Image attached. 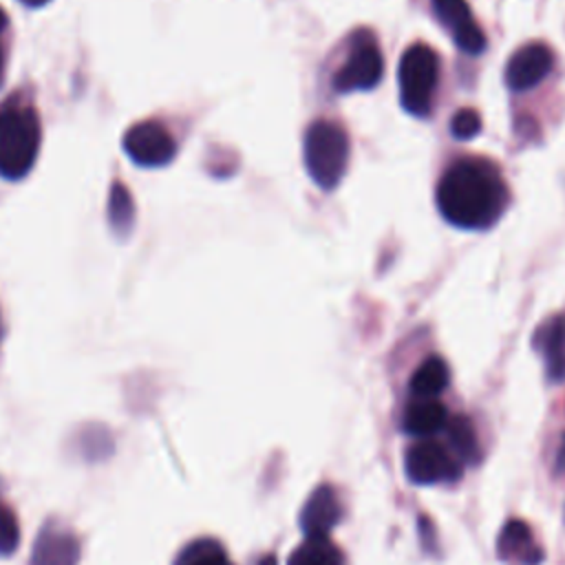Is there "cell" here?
Masks as SVG:
<instances>
[{"label":"cell","mask_w":565,"mask_h":565,"mask_svg":"<svg viewBox=\"0 0 565 565\" xmlns=\"http://www.w3.org/2000/svg\"><path fill=\"white\" fill-rule=\"evenodd\" d=\"M79 543L75 534L60 527H42L33 543L31 565H77Z\"/></svg>","instance_id":"obj_11"},{"label":"cell","mask_w":565,"mask_h":565,"mask_svg":"<svg viewBox=\"0 0 565 565\" xmlns=\"http://www.w3.org/2000/svg\"><path fill=\"white\" fill-rule=\"evenodd\" d=\"M126 154L141 168H161L177 154V143L166 126L154 119L130 126L124 135Z\"/></svg>","instance_id":"obj_6"},{"label":"cell","mask_w":565,"mask_h":565,"mask_svg":"<svg viewBox=\"0 0 565 565\" xmlns=\"http://www.w3.org/2000/svg\"><path fill=\"white\" fill-rule=\"evenodd\" d=\"M439 214L461 230H486L505 212L510 192L494 163L486 159L455 161L437 185Z\"/></svg>","instance_id":"obj_1"},{"label":"cell","mask_w":565,"mask_h":565,"mask_svg":"<svg viewBox=\"0 0 565 565\" xmlns=\"http://www.w3.org/2000/svg\"><path fill=\"white\" fill-rule=\"evenodd\" d=\"M563 470H565V435H563L558 452H556V472H563Z\"/></svg>","instance_id":"obj_22"},{"label":"cell","mask_w":565,"mask_h":565,"mask_svg":"<svg viewBox=\"0 0 565 565\" xmlns=\"http://www.w3.org/2000/svg\"><path fill=\"white\" fill-rule=\"evenodd\" d=\"M481 130V117L472 108H461L452 115L450 132L455 139H472Z\"/></svg>","instance_id":"obj_21"},{"label":"cell","mask_w":565,"mask_h":565,"mask_svg":"<svg viewBox=\"0 0 565 565\" xmlns=\"http://www.w3.org/2000/svg\"><path fill=\"white\" fill-rule=\"evenodd\" d=\"M448 411L441 402L435 397H415L404 413V430L415 437H428L435 435L437 430L446 428L448 424Z\"/></svg>","instance_id":"obj_13"},{"label":"cell","mask_w":565,"mask_h":565,"mask_svg":"<svg viewBox=\"0 0 565 565\" xmlns=\"http://www.w3.org/2000/svg\"><path fill=\"white\" fill-rule=\"evenodd\" d=\"M446 430H448L450 448L455 450V457H457L461 463H475V461H479L477 433H475V428H472V424H470L468 417H463V415L450 417L448 424H446Z\"/></svg>","instance_id":"obj_17"},{"label":"cell","mask_w":565,"mask_h":565,"mask_svg":"<svg viewBox=\"0 0 565 565\" xmlns=\"http://www.w3.org/2000/svg\"><path fill=\"white\" fill-rule=\"evenodd\" d=\"M450 382L448 364L439 355L426 358L413 373L408 388L415 397H437Z\"/></svg>","instance_id":"obj_14"},{"label":"cell","mask_w":565,"mask_h":565,"mask_svg":"<svg viewBox=\"0 0 565 565\" xmlns=\"http://www.w3.org/2000/svg\"><path fill=\"white\" fill-rule=\"evenodd\" d=\"M439 79V57L428 44H413L402 53L397 66L399 102L413 117H428Z\"/></svg>","instance_id":"obj_4"},{"label":"cell","mask_w":565,"mask_h":565,"mask_svg":"<svg viewBox=\"0 0 565 565\" xmlns=\"http://www.w3.org/2000/svg\"><path fill=\"white\" fill-rule=\"evenodd\" d=\"M384 73L382 51L371 31L360 29L351 38L349 55L344 64L333 75V88L338 93H353V90H371L380 84Z\"/></svg>","instance_id":"obj_5"},{"label":"cell","mask_w":565,"mask_h":565,"mask_svg":"<svg viewBox=\"0 0 565 565\" xmlns=\"http://www.w3.org/2000/svg\"><path fill=\"white\" fill-rule=\"evenodd\" d=\"M287 565H342V552L329 539H305L289 554Z\"/></svg>","instance_id":"obj_16"},{"label":"cell","mask_w":565,"mask_h":565,"mask_svg":"<svg viewBox=\"0 0 565 565\" xmlns=\"http://www.w3.org/2000/svg\"><path fill=\"white\" fill-rule=\"evenodd\" d=\"M302 154L307 172L316 185L333 190L349 166V137L338 124L318 119L305 132Z\"/></svg>","instance_id":"obj_3"},{"label":"cell","mask_w":565,"mask_h":565,"mask_svg":"<svg viewBox=\"0 0 565 565\" xmlns=\"http://www.w3.org/2000/svg\"><path fill=\"white\" fill-rule=\"evenodd\" d=\"M258 565H276V556H274V554H267V556H263V558L258 561Z\"/></svg>","instance_id":"obj_24"},{"label":"cell","mask_w":565,"mask_h":565,"mask_svg":"<svg viewBox=\"0 0 565 565\" xmlns=\"http://www.w3.org/2000/svg\"><path fill=\"white\" fill-rule=\"evenodd\" d=\"M4 26H7V15H4V11L0 9V31H4Z\"/></svg>","instance_id":"obj_26"},{"label":"cell","mask_w":565,"mask_h":565,"mask_svg":"<svg viewBox=\"0 0 565 565\" xmlns=\"http://www.w3.org/2000/svg\"><path fill=\"white\" fill-rule=\"evenodd\" d=\"M20 545V525L9 505L0 501V556H11Z\"/></svg>","instance_id":"obj_20"},{"label":"cell","mask_w":565,"mask_h":565,"mask_svg":"<svg viewBox=\"0 0 565 565\" xmlns=\"http://www.w3.org/2000/svg\"><path fill=\"white\" fill-rule=\"evenodd\" d=\"M342 519V505L333 486H318L305 501L300 510V527L305 539H329L331 530Z\"/></svg>","instance_id":"obj_10"},{"label":"cell","mask_w":565,"mask_h":565,"mask_svg":"<svg viewBox=\"0 0 565 565\" xmlns=\"http://www.w3.org/2000/svg\"><path fill=\"white\" fill-rule=\"evenodd\" d=\"M40 119L33 106L7 102L0 106V177H26L40 150Z\"/></svg>","instance_id":"obj_2"},{"label":"cell","mask_w":565,"mask_h":565,"mask_svg":"<svg viewBox=\"0 0 565 565\" xmlns=\"http://www.w3.org/2000/svg\"><path fill=\"white\" fill-rule=\"evenodd\" d=\"M497 554L503 561L519 558L523 565H539L543 561V552L532 541L530 525L521 519H512L503 525L497 539Z\"/></svg>","instance_id":"obj_12"},{"label":"cell","mask_w":565,"mask_h":565,"mask_svg":"<svg viewBox=\"0 0 565 565\" xmlns=\"http://www.w3.org/2000/svg\"><path fill=\"white\" fill-rule=\"evenodd\" d=\"M132 218H135V205L128 190L121 183H113L110 196H108V221L113 232H117L119 236H126L132 227Z\"/></svg>","instance_id":"obj_18"},{"label":"cell","mask_w":565,"mask_h":565,"mask_svg":"<svg viewBox=\"0 0 565 565\" xmlns=\"http://www.w3.org/2000/svg\"><path fill=\"white\" fill-rule=\"evenodd\" d=\"M2 79H4V55H2V49H0V86H2Z\"/></svg>","instance_id":"obj_25"},{"label":"cell","mask_w":565,"mask_h":565,"mask_svg":"<svg viewBox=\"0 0 565 565\" xmlns=\"http://www.w3.org/2000/svg\"><path fill=\"white\" fill-rule=\"evenodd\" d=\"M406 477L413 483L428 486L437 481H452L461 475V461L452 457L437 441H417L406 452Z\"/></svg>","instance_id":"obj_7"},{"label":"cell","mask_w":565,"mask_h":565,"mask_svg":"<svg viewBox=\"0 0 565 565\" xmlns=\"http://www.w3.org/2000/svg\"><path fill=\"white\" fill-rule=\"evenodd\" d=\"M430 7L459 51L468 55H479L486 49V35L472 18L466 0H430Z\"/></svg>","instance_id":"obj_8"},{"label":"cell","mask_w":565,"mask_h":565,"mask_svg":"<svg viewBox=\"0 0 565 565\" xmlns=\"http://www.w3.org/2000/svg\"><path fill=\"white\" fill-rule=\"evenodd\" d=\"M177 565H232V563L221 543H216L214 539H199L179 554Z\"/></svg>","instance_id":"obj_19"},{"label":"cell","mask_w":565,"mask_h":565,"mask_svg":"<svg viewBox=\"0 0 565 565\" xmlns=\"http://www.w3.org/2000/svg\"><path fill=\"white\" fill-rule=\"evenodd\" d=\"M543 355L547 377L561 382L565 377V322L563 318H552L543 331Z\"/></svg>","instance_id":"obj_15"},{"label":"cell","mask_w":565,"mask_h":565,"mask_svg":"<svg viewBox=\"0 0 565 565\" xmlns=\"http://www.w3.org/2000/svg\"><path fill=\"white\" fill-rule=\"evenodd\" d=\"M20 2H22V4H26V7H33V9H35V7H44L49 0H20Z\"/></svg>","instance_id":"obj_23"},{"label":"cell","mask_w":565,"mask_h":565,"mask_svg":"<svg viewBox=\"0 0 565 565\" xmlns=\"http://www.w3.org/2000/svg\"><path fill=\"white\" fill-rule=\"evenodd\" d=\"M554 66V53L541 42H530L516 49L505 64V84L512 90H530L541 84Z\"/></svg>","instance_id":"obj_9"},{"label":"cell","mask_w":565,"mask_h":565,"mask_svg":"<svg viewBox=\"0 0 565 565\" xmlns=\"http://www.w3.org/2000/svg\"><path fill=\"white\" fill-rule=\"evenodd\" d=\"M0 340H2V318H0Z\"/></svg>","instance_id":"obj_27"}]
</instances>
